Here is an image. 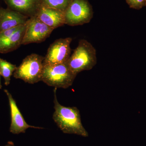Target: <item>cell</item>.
Returning a JSON list of instances; mask_svg holds the SVG:
<instances>
[{"label":"cell","instance_id":"8","mask_svg":"<svg viewBox=\"0 0 146 146\" xmlns=\"http://www.w3.org/2000/svg\"><path fill=\"white\" fill-rule=\"evenodd\" d=\"M4 91L8 97L10 106L11 116V124L9 128L10 132L13 134H18L21 133H25L27 129L29 128H43L28 124L20 112L16 102L11 94L6 89H5Z\"/></svg>","mask_w":146,"mask_h":146},{"label":"cell","instance_id":"3","mask_svg":"<svg viewBox=\"0 0 146 146\" xmlns=\"http://www.w3.org/2000/svg\"><path fill=\"white\" fill-rule=\"evenodd\" d=\"M76 76L71 71L66 63L44 65L42 81L56 88L67 89L72 86Z\"/></svg>","mask_w":146,"mask_h":146},{"label":"cell","instance_id":"12","mask_svg":"<svg viewBox=\"0 0 146 146\" xmlns=\"http://www.w3.org/2000/svg\"><path fill=\"white\" fill-rule=\"evenodd\" d=\"M26 25L27 24L21 26L12 35L0 42V53H7L13 51L22 45Z\"/></svg>","mask_w":146,"mask_h":146},{"label":"cell","instance_id":"13","mask_svg":"<svg viewBox=\"0 0 146 146\" xmlns=\"http://www.w3.org/2000/svg\"><path fill=\"white\" fill-rule=\"evenodd\" d=\"M17 68L16 65L0 58V73L4 79L6 86L10 84L11 76Z\"/></svg>","mask_w":146,"mask_h":146},{"label":"cell","instance_id":"9","mask_svg":"<svg viewBox=\"0 0 146 146\" xmlns=\"http://www.w3.org/2000/svg\"><path fill=\"white\" fill-rule=\"evenodd\" d=\"M7 8L29 18L36 16L42 5V0H4Z\"/></svg>","mask_w":146,"mask_h":146},{"label":"cell","instance_id":"5","mask_svg":"<svg viewBox=\"0 0 146 146\" xmlns=\"http://www.w3.org/2000/svg\"><path fill=\"white\" fill-rule=\"evenodd\" d=\"M93 17V8L87 0H72L65 11V25H82L89 23Z\"/></svg>","mask_w":146,"mask_h":146},{"label":"cell","instance_id":"2","mask_svg":"<svg viewBox=\"0 0 146 146\" xmlns=\"http://www.w3.org/2000/svg\"><path fill=\"white\" fill-rule=\"evenodd\" d=\"M97 63L96 51L91 43L80 39L66 64L76 75L83 71L90 70Z\"/></svg>","mask_w":146,"mask_h":146},{"label":"cell","instance_id":"14","mask_svg":"<svg viewBox=\"0 0 146 146\" xmlns=\"http://www.w3.org/2000/svg\"><path fill=\"white\" fill-rule=\"evenodd\" d=\"M72 0H42L43 5L65 11Z\"/></svg>","mask_w":146,"mask_h":146},{"label":"cell","instance_id":"17","mask_svg":"<svg viewBox=\"0 0 146 146\" xmlns=\"http://www.w3.org/2000/svg\"><path fill=\"white\" fill-rule=\"evenodd\" d=\"M1 73H0V89H1L2 87V86L1 83Z\"/></svg>","mask_w":146,"mask_h":146},{"label":"cell","instance_id":"18","mask_svg":"<svg viewBox=\"0 0 146 146\" xmlns=\"http://www.w3.org/2000/svg\"><path fill=\"white\" fill-rule=\"evenodd\" d=\"M145 6H146V0H145Z\"/></svg>","mask_w":146,"mask_h":146},{"label":"cell","instance_id":"10","mask_svg":"<svg viewBox=\"0 0 146 146\" xmlns=\"http://www.w3.org/2000/svg\"><path fill=\"white\" fill-rule=\"evenodd\" d=\"M36 16L44 23L54 29L65 25V11L42 4Z\"/></svg>","mask_w":146,"mask_h":146},{"label":"cell","instance_id":"16","mask_svg":"<svg viewBox=\"0 0 146 146\" xmlns=\"http://www.w3.org/2000/svg\"><path fill=\"white\" fill-rule=\"evenodd\" d=\"M5 146H15L13 142H9Z\"/></svg>","mask_w":146,"mask_h":146},{"label":"cell","instance_id":"11","mask_svg":"<svg viewBox=\"0 0 146 146\" xmlns=\"http://www.w3.org/2000/svg\"><path fill=\"white\" fill-rule=\"evenodd\" d=\"M29 18L10 9L0 8V32L26 25Z\"/></svg>","mask_w":146,"mask_h":146},{"label":"cell","instance_id":"1","mask_svg":"<svg viewBox=\"0 0 146 146\" xmlns=\"http://www.w3.org/2000/svg\"><path fill=\"white\" fill-rule=\"evenodd\" d=\"M56 91L55 88V111L53 115L55 122L64 133L88 137L89 133L82 125L79 110L76 107H65L60 104L56 98Z\"/></svg>","mask_w":146,"mask_h":146},{"label":"cell","instance_id":"6","mask_svg":"<svg viewBox=\"0 0 146 146\" xmlns=\"http://www.w3.org/2000/svg\"><path fill=\"white\" fill-rule=\"evenodd\" d=\"M54 30L40 21L36 16L29 18L27 23L22 45L44 42Z\"/></svg>","mask_w":146,"mask_h":146},{"label":"cell","instance_id":"15","mask_svg":"<svg viewBox=\"0 0 146 146\" xmlns=\"http://www.w3.org/2000/svg\"><path fill=\"white\" fill-rule=\"evenodd\" d=\"M129 7L139 10L145 6V0H125Z\"/></svg>","mask_w":146,"mask_h":146},{"label":"cell","instance_id":"4","mask_svg":"<svg viewBox=\"0 0 146 146\" xmlns=\"http://www.w3.org/2000/svg\"><path fill=\"white\" fill-rule=\"evenodd\" d=\"M44 57L32 54L25 58L13 73V77L33 84L42 81Z\"/></svg>","mask_w":146,"mask_h":146},{"label":"cell","instance_id":"7","mask_svg":"<svg viewBox=\"0 0 146 146\" xmlns=\"http://www.w3.org/2000/svg\"><path fill=\"white\" fill-rule=\"evenodd\" d=\"M71 37L60 38L50 45L44 59V65H56L66 63L71 56Z\"/></svg>","mask_w":146,"mask_h":146}]
</instances>
